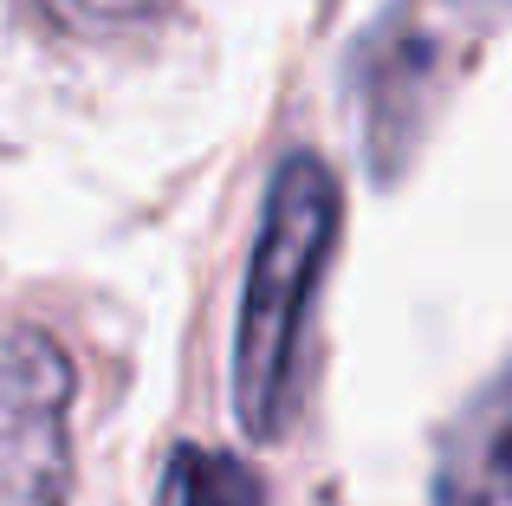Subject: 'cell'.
Returning a JSON list of instances; mask_svg holds the SVG:
<instances>
[{
  "mask_svg": "<svg viewBox=\"0 0 512 506\" xmlns=\"http://www.w3.org/2000/svg\"><path fill=\"white\" fill-rule=\"evenodd\" d=\"M338 208V176L312 150H292L273 169L234 338V403L247 435L260 442L286 435L292 409H299L305 325H312V292L325 279V260L338 247Z\"/></svg>",
  "mask_w": 512,
  "mask_h": 506,
  "instance_id": "6da1fadb",
  "label": "cell"
},
{
  "mask_svg": "<svg viewBox=\"0 0 512 506\" xmlns=\"http://www.w3.org/2000/svg\"><path fill=\"white\" fill-rule=\"evenodd\" d=\"M72 357L39 325H0V506L72 494Z\"/></svg>",
  "mask_w": 512,
  "mask_h": 506,
  "instance_id": "7a4b0ae2",
  "label": "cell"
},
{
  "mask_svg": "<svg viewBox=\"0 0 512 506\" xmlns=\"http://www.w3.org/2000/svg\"><path fill=\"white\" fill-rule=\"evenodd\" d=\"M448 59V33L428 7H396L363 46V91H370V143L396 150L415 137V98H435V65Z\"/></svg>",
  "mask_w": 512,
  "mask_h": 506,
  "instance_id": "3957f363",
  "label": "cell"
},
{
  "mask_svg": "<svg viewBox=\"0 0 512 506\" xmlns=\"http://www.w3.org/2000/svg\"><path fill=\"white\" fill-rule=\"evenodd\" d=\"M435 506H512V364L448 429L435 468Z\"/></svg>",
  "mask_w": 512,
  "mask_h": 506,
  "instance_id": "277c9868",
  "label": "cell"
},
{
  "mask_svg": "<svg viewBox=\"0 0 512 506\" xmlns=\"http://www.w3.org/2000/svg\"><path fill=\"white\" fill-rule=\"evenodd\" d=\"M156 506H266L260 474L240 455H221V448H175L163 487H156Z\"/></svg>",
  "mask_w": 512,
  "mask_h": 506,
  "instance_id": "5b68a950",
  "label": "cell"
},
{
  "mask_svg": "<svg viewBox=\"0 0 512 506\" xmlns=\"http://www.w3.org/2000/svg\"><path fill=\"white\" fill-rule=\"evenodd\" d=\"M52 13H59L65 26H85V33H98V26H130V20H150L156 7H169V0H46Z\"/></svg>",
  "mask_w": 512,
  "mask_h": 506,
  "instance_id": "8992f818",
  "label": "cell"
}]
</instances>
